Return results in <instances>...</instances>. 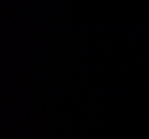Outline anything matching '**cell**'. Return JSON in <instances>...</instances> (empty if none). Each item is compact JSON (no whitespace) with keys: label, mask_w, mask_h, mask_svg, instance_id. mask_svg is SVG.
Returning <instances> with one entry per match:
<instances>
[]
</instances>
